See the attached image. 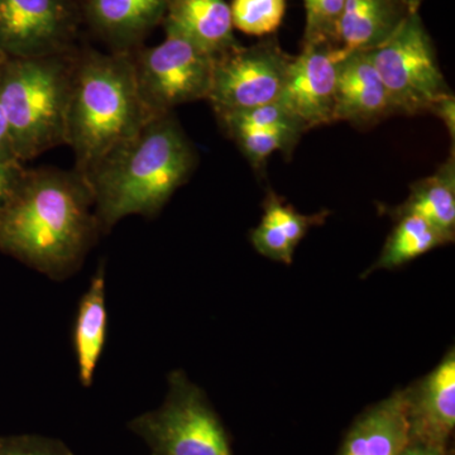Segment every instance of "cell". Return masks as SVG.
I'll list each match as a JSON object with an SVG mask.
<instances>
[{
	"label": "cell",
	"instance_id": "6da1fadb",
	"mask_svg": "<svg viewBox=\"0 0 455 455\" xmlns=\"http://www.w3.org/2000/svg\"><path fill=\"white\" fill-rule=\"evenodd\" d=\"M99 233L92 191L76 170H26L0 206V252L53 280L80 268Z\"/></svg>",
	"mask_w": 455,
	"mask_h": 455
},
{
	"label": "cell",
	"instance_id": "7a4b0ae2",
	"mask_svg": "<svg viewBox=\"0 0 455 455\" xmlns=\"http://www.w3.org/2000/svg\"><path fill=\"white\" fill-rule=\"evenodd\" d=\"M196 164V148L172 112L152 116L85 178L101 232L130 215L155 217Z\"/></svg>",
	"mask_w": 455,
	"mask_h": 455
},
{
	"label": "cell",
	"instance_id": "3957f363",
	"mask_svg": "<svg viewBox=\"0 0 455 455\" xmlns=\"http://www.w3.org/2000/svg\"><path fill=\"white\" fill-rule=\"evenodd\" d=\"M154 116L140 100L131 51L75 53L66 145L84 178Z\"/></svg>",
	"mask_w": 455,
	"mask_h": 455
},
{
	"label": "cell",
	"instance_id": "277c9868",
	"mask_svg": "<svg viewBox=\"0 0 455 455\" xmlns=\"http://www.w3.org/2000/svg\"><path fill=\"white\" fill-rule=\"evenodd\" d=\"M74 60L71 51L0 62V106L20 163L66 145Z\"/></svg>",
	"mask_w": 455,
	"mask_h": 455
},
{
	"label": "cell",
	"instance_id": "5b68a950",
	"mask_svg": "<svg viewBox=\"0 0 455 455\" xmlns=\"http://www.w3.org/2000/svg\"><path fill=\"white\" fill-rule=\"evenodd\" d=\"M127 427L145 442L149 455H235L205 392L181 370L167 377L164 403L132 419Z\"/></svg>",
	"mask_w": 455,
	"mask_h": 455
},
{
	"label": "cell",
	"instance_id": "8992f818",
	"mask_svg": "<svg viewBox=\"0 0 455 455\" xmlns=\"http://www.w3.org/2000/svg\"><path fill=\"white\" fill-rule=\"evenodd\" d=\"M368 52L395 114L427 113L434 101L451 92L419 12H412L390 40Z\"/></svg>",
	"mask_w": 455,
	"mask_h": 455
},
{
	"label": "cell",
	"instance_id": "52a82bcc",
	"mask_svg": "<svg viewBox=\"0 0 455 455\" xmlns=\"http://www.w3.org/2000/svg\"><path fill=\"white\" fill-rule=\"evenodd\" d=\"M140 100L158 116L191 101L208 100L214 57L185 38L166 36L157 46L131 51Z\"/></svg>",
	"mask_w": 455,
	"mask_h": 455
},
{
	"label": "cell",
	"instance_id": "ba28073f",
	"mask_svg": "<svg viewBox=\"0 0 455 455\" xmlns=\"http://www.w3.org/2000/svg\"><path fill=\"white\" fill-rule=\"evenodd\" d=\"M291 55L276 38L238 46L214 60L208 101L215 114L276 103L289 73Z\"/></svg>",
	"mask_w": 455,
	"mask_h": 455
},
{
	"label": "cell",
	"instance_id": "9c48e42d",
	"mask_svg": "<svg viewBox=\"0 0 455 455\" xmlns=\"http://www.w3.org/2000/svg\"><path fill=\"white\" fill-rule=\"evenodd\" d=\"M77 12L71 0H0V59L71 52Z\"/></svg>",
	"mask_w": 455,
	"mask_h": 455
},
{
	"label": "cell",
	"instance_id": "30bf717a",
	"mask_svg": "<svg viewBox=\"0 0 455 455\" xmlns=\"http://www.w3.org/2000/svg\"><path fill=\"white\" fill-rule=\"evenodd\" d=\"M337 47L329 44H302L293 56L278 103L307 131L334 123Z\"/></svg>",
	"mask_w": 455,
	"mask_h": 455
},
{
	"label": "cell",
	"instance_id": "8fae6325",
	"mask_svg": "<svg viewBox=\"0 0 455 455\" xmlns=\"http://www.w3.org/2000/svg\"><path fill=\"white\" fill-rule=\"evenodd\" d=\"M411 439L449 447L455 427V352L418 382L403 388Z\"/></svg>",
	"mask_w": 455,
	"mask_h": 455
},
{
	"label": "cell",
	"instance_id": "7c38bea8",
	"mask_svg": "<svg viewBox=\"0 0 455 455\" xmlns=\"http://www.w3.org/2000/svg\"><path fill=\"white\" fill-rule=\"evenodd\" d=\"M335 68V122L368 127L394 116L387 90L368 51L337 55Z\"/></svg>",
	"mask_w": 455,
	"mask_h": 455
},
{
	"label": "cell",
	"instance_id": "4fadbf2b",
	"mask_svg": "<svg viewBox=\"0 0 455 455\" xmlns=\"http://www.w3.org/2000/svg\"><path fill=\"white\" fill-rule=\"evenodd\" d=\"M164 35L178 36L217 59L241 46L226 0H170Z\"/></svg>",
	"mask_w": 455,
	"mask_h": 455
},
{
	"label": "cell",
	"instance_id": "5bb4252c",
	"mask_svg": "<svg viewBox=\"0 0 455 455\" xmlns=\"http://www.w3.org/2000/svg\"><path fill=\"white\" fill-rule=\"evenodd\" d=\"M410 440L405 396L398 390L355 419L338 455H400Z\"/></svg>",
	"mask_w": 455,
	"mask_h": 455
},
{
	"label": "cell",
	"instance_id": "9a60e30c",
	"mask_svg": "<svg viewBox=\"0 0 455 455\" xmlns=\"http://www.w3.org/2000/svg\"><path fill=\"white\" fill-rule=\"evenodd\" d=\"M170 0H85L92 28L114 51H132L163 23Z\"/></svg>",
	"mask_w": 455,
	"mask_h": 455
},
{
	"label": "cell",
	"instance_id": "2e32d148",
	"mask_svg": "<svg viewBox=\"0 0 455 455\" xmlns=\"http://www.w3.org/2000/svg\"><path fill=\"white\" fill-rule=\"evenodd\" d=\"M411 13L406 0H347L338 25L337 55L377 49Z\"/></svg>",
	"mask_w": 455,
	"mask_h": 455
},
{
	"label": "cell",
	"instance_id": "e0dca14e",
	"mask_svg": "<svg viewBox=\"0 0 455 455\" xmlns=\"http://www.w3.org/2000/svg\"><path fill=\"white\" fill-rule=\"evenodd\" d=\"M107 331L106 271L100 266L80 300L74 328V349L84 387H90L94 379L99 359L106 347Z\"/></svg>",
	"mask_w": 455,
	"mask_h": 455
},
{
	"label": "cell",
	"instance_id": "ac0fdd59",
	"mask_svg": "<svg viewBox=\"0 0 455 455\" xmlns=\"http://www.w3.org/2000/svg\"><path fill=\"white\" fill-rule=\"evenodd\" d=\"M388 212L394 218L418 215L455 238L454 147L451 155L433 175L418 180L410 188V196L405 202Z\"/></svg>",
	"mask_w": 455,
	"mask_h": 455
},
{
	"label": "cell",
	"instance_id": "d6986e66",
	"mask_svg": "<svg viewBox=\"0 0 455 455\" xmlns=\"http://www.w3.org/2000/svg\"><path fill=\"white\" fill-rule=\"evenodd\" d=\"M395 220L396 224L383 245L379 259L364 271L362 278L379 269L401 267L435 248L454 242V236L442 232L418 215H400Z\"/></svg>",
	"mask_w": 455,
	"mask_h": 455
},
{
	"label": "cell",
	"instance_id": "ffe728a7",
	"mask_svg": "<svg viewBox=\"0 0 455 455\" xmlns=\"http://www.w3.org/2000/svg\"><path fill=\"white\" fill-rule=\"evenodd\" d=\"M305 132L307 131L302 127L242 131L230 134L229 139L235 140L253 170L257 173H262L268 158L275 152L281 151L286 156L291 155Z\"/></svg>",
	"mask_w": 455,
	"mask_h": 455
},
{
	"label": "cell",
	"instance_id": "44dd1931",
	"mask_svg": "<svg viewBox=\"0 0 455 455\" xmlns=\"http://www.w3.org/2000/svg\"><path fill=\"white\" fill-rule=\"evenodd\" d=\"M233 27L245 35L269 36L280 28L286 0H232Z\"/></svg>",
	"mask_w": 455,
	"mask_h": 455
},
{
	"label": "cell",
	"instance_id": "7402d4cb",
	"mask_svg": "<svg viewBox=\"0 0 455 455\" xmlns=\"http://www.w3.org/2000/svg\"><path fill=\"white\" fill-rule=\"evenodd\" d=\"M215 116L228 137L236 132L283 127H302L307 132L305 125L291 113L287 112L278 101L267 106L251 108V109L238 110V112L215 114Z\"/></svg>",
	"mask_w": 455,
	"mask_h": 455
},
{
	"label": "cell",
	"instance_id": "603a6c76",
	"mask_svg": "<svg viewBox=\"0 0 455 455\" xmlns=\"http://www.w3.org/2000/svg\"><path fill=\"white\" fill-rule=\"evenodd\" d=\"M329 212H320L313 215L301 214L283 197L278 196L274 191H268L265 202H263L262 220L267 221L287 239L293 247H298L310 228L324 223Z\"/></svg>",
	"mask_w": 455,
	"mask_h": 455
},
{
	"label": "cell",
	"instance_id": "cb8c5ba5",
	"mask_svg": "<svg viewBox=\"0 0 455 455\" xmlns=\"http://www.w3.org/2000/svg\"><path fill=\"white\" fill-rule=\"evenodd\" d=\"M347 0H304L307 12L305 44H329L337 47L338 25Z\"/></svg>",
	"mask_w": 455,
	"mask_h": 455
},
{
	"label": "cell",
	"instance_id": "d4e9b609",
	"mask_svg": "<svg viewBox=\"0 0 455 455\" xmlns=\"http://www.w3.org/2000/svg\"><path fill=\"white\" fill-rule=\"evenodd\" d=\"M0 455H75L65 443L49 436L23 434L0 436Z\"/></svg>",
	"mask_w": 455,
	"mask_h": 455
},
{
	"label": "cell",
	"instance_id": "484cf974",
	"mask_svg": "<svg viewBox=\"0 0 455 455\" xmlns=\"http://www.w3.org/2000/svg\"><path fill=\"white\" fill-rule=\"evenodd\" d=\"M250 239L254 250L262 256L284 265H291L296 248L276 227L260 220L259 226L251 232Z\"/></svg>",
	"mask_w": 455,
	"mask_h": 455
},
{
	"label": "cell",
	"instance_id": "4316f807",
	"mask_svg": "<svg viewBox=\"0 0 455 455\" xmlns=\"http://www.w3.org/2000/svg\"><path fill=\"white\" fill-rule=\"evenodd\" d=\"M25 171L23 164L18 161L0 164V206L12 196Z\"/></svg>",
	"mask_w": 455,
	"mask_h": 455
},
{
	"label": "cell",
	"instance_id": "83f0119b",
	"mask_svg": "<svg viewBox=\"0 0 455 455\" xmlns=\"http://www.w3.org/2000/svg\"><path fill=\"white\" fill-rule=\"evenodd\" d=\"M444 123L445 127L451 134V140L454 142L455 137V97L454 92L443 95L438 100L434 101L429 108V112Z\"/></svg>",
	"mask_w": 455,
	"mask_h": 455
},
{
	"label": "cell",
	"instance_id": "f1b7e54d",
	"mask_svg": "<svg viewBox=\"0 0 455 455\" xmlns=\"http://www.w3.org/2000/svg\"><path fill=\"white\" fill-rule=\"evenodd\" d=\"M14 161H18V158L14 152L13 140H12L7 118L0 106V164L14 163Z\"/></svg>",
	"mask_w": 455,
	"mask_h": 455
},
{
	"label": "cell",
	"instance_id": "f546056e",
	"mask_svg": "<svg viewBox=\"0 0 455 455\" xmlns=\"http://www.w3.org/2000/svg\"><path fill=\"white\" fill-rule=\"evenodd\" d=\"M400 455H451L449 447H438L429 443L411 439Z\"/></svg>",
	"mask_w": 455,
	"mask_h": 455
},
{
	"label": "cell",
	"instance_id": "4dcf8cb0",
	"mask_svg": "<svg viewBox=\"0 0 455 455\" xmlns=\"http://www.w3.org/2000/svg\"><path fill=\"white\" fill-rule=\"evenodd\" d=\"M406 3L412 12H419L420 11V7L421 4H423L424 0H406Z\"/></svg>",
	"mask_w": 455,
	"mask_h": 455
},
{
	"label": "cell",
	"instance_id": "1f68e13d",
	"mask_svg": "<svg viewBox=\"0 0 455 455\" xmlns=\"http://www.w3.org/2000/svg\"><path fill=\"white\" fill-rule=\"evenodd\" d=\"M2 61H3V60H2V59H0V62H2Z\"/></svg>",
	"mask_w": 455,
	"mask_h": 455
}]
</instances>
